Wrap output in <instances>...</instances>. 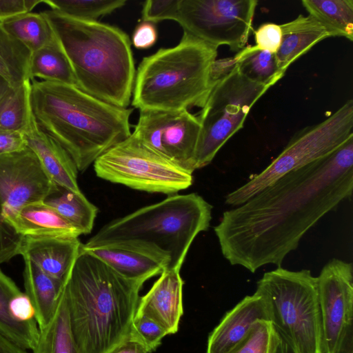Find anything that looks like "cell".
Here are the masks:
<instances>
[{"label": "cell", "instance_id": "obj_18", "mask_svg": "<svg viewBox=\"0 0 353 353\" xmlns=\"http://www.w3.org/2000/svg\"><path fill=\"white\" fill-rule=\"evenodd\" d=\"M77 237L23 236L19 255L44 273L64 282L80 252Z\"/></svg>", "mask_w": 353, "mask_h": 353}, {"label": "cell", "instance_id": "obj_24", "mask_svg": "<svg viewBox=\"0 0 353 353\" xmlns=\"http://www.w3.org/2000/svg\"><path fill=\"white\" fill-rule=\"evenodd\" d=\"M309 15L319 21L330 37L353 40L352 0H303Z\"/></svg>", "mask_w": 353, "mask_h": 353}, {"label": "cell", "instance_id": "obj_28", "mask_svg": "<svg viewBox=\"0 0 353 353\" xmlns=\"http://www.w3.org/2000/svg\"><path fill=\"white\" fill-rule=\"evenodd\" d=\"M33 353H74L68 307L61 289L54 314L43 328L39 330Z\"/></svg>", "mask_w": 353, "mask_h": 353}, {"label": "cell", "instance_id": "obj_19", "mask_svg": "<svg viewBox=\"0 0 353 353\" xmlns=\"http://www.w3.org/2000/svg\"><path fill=\"white\" fill-rule=\"evenodd\" d=\"M23 134L27 147L35 154L43 171L54 183L76 192H81L74 161L62 146L39 128L32 113Z\"/></svg>", "mask_w": 353, "mask_h": 353}, {"label": "cell", "instance_id": "obj_42", "mask_svg": "<svg viewBox=\"0 0 353 353\" xmlns=\"http://www.w3.org/2000/svg\"><path fill=\"white\" fill-rule=\"evenodd\" d=\"M0 353H28L0 333Z\"/></svg>", "mask_w": 353, "mask_h": 353}, {"label": "cell", "instance_id": "obj_20", "mask_svg": "<svg viewBox=\"0 0 353 353\" xmlns=\"http://www.w3.org/2000/svg\"><path fill=\"white\" fill-rule=\"evenodd\" d=\"M21 236L77 237L81 234L44 201L29 203L6 219Z\"/></svg>", "mask_w": 353, "mask_h": 353}, {"label": "cell", "instance_id": "obj_16", "mask_svg": "<svg viewBox=\"0 0 353 353\" xmlns=\"http://www.w3.org/2000/svg\"><path fill=\"white\" fill-rule=\"evenodd\" d=\"M258 321L271 322V314L266 299L256 291L225 313L208 336L206 353H228Z\"/></svg>", "mask_w": 353, "mask_h": 353}, {"label": "cell", "instance_id": "obj_13", "mask_svg": "<svg viewBox=\"0 0 353 353\" xmlns=\"http://www.w3.org/2000/svg\"><path fill=\"white\" fill-rule=\"evenodd\" d=\"M200 130L197 116L188 110H141L132 135L150 151L193 173Z\"/></svg>", "mask_w": 353, "mask_h": 353}, {"label": "cell", "instance_id": "obj_21", "mask_svg": "<svg viewBox=\"0 0 353 353\" xmlns=\"http://www.w3.org/2000/svg\"><path fill=\"white\" fill-rule=\"evenodd\" d=\"M280 27L282 39L275 56L278 68L284 74L297 59L319 41L330 37L325 28L310 15L300 14Z\"/></svg>", "mask_w": 353, "mask_h": 353}, {"label": "cell", "instance_id": "obj_22", "mask_svg": "<svg viewBox=\"0 0 353 353\" xmlns=\"http://www.w3.org/2000/svg\"><path fill=\"white\" fill-rule=\"evenodd\" d=\"M24 263L25 293L34 308V319L41 330L54 314L64 282L46 274L29 260L24 259Z\"/></svg>", "mask_w": 353, "mask_h": 353}, {"label": "cell", "instance_id": "obj_7", "mask_svg": "<svg viewBox=\"0 0 353 353\" xmlns=\"http://www.w3.org/2000/svg\"><path fill=\"white\" fill-rule=\"evenodd\" d=\"M256 291L266 299L274 327L294 353H324L317 279L310 270L278 267L263 275Z\"/></svg>", "mask_w": 353, "mask_h": 353}, {"label": "cell", "instance_id": "obj_11", "mask_svg": "<svg viewBox=\"0 0 353 353\" xmlns=\"http://www.w3.org/2000/svg\"><path fill=\"white\" fill-rule=\"evenodd\" d=\"M58 190L29 148L0 155V263L19 255L23 237L6 219L25 205L45 201Z\"/></svg>", "mask_w": 353, "mask_h": 353}, {"label": "cell", "instance_id": "obj_44", "mask_svg": "<svg viewBox=\"0 0 353 353\" xmlns=\"http://www.w3.org/2000/svg\"><path fill=\"white\" fill-rule=\"evenodd\" d=\"M275 353H294L288 343L279 336Z\"/></svg>", "mask_w": 353, "mask_h": 353}, {"label": "cell", "instance_id": "obj_29", "mask_svg": "<svg viewBox=\"0 0 353 353\" xmlns=\"http://www.w3.org/2000/svg\"><path fill=\"white\" fill-rule=\"evenodd\" d=\"M234 58L240 73L257 83L270 88L284 76L278 68L275 54L256 46L244 47Z\"/></svg>", "mask_w": 353, "mask_h": 353}, {"label": "cell", "instance_id": "obj_43", "mask_svg": "<svg viewBox=\"0 0 353 353\" xmlns=\"http://www.w3.org/2000/svg\"><path fill=\"white\" fill-rule=\"evenodd\" d=\"M336 353H353V326L347 330Z\"/></svg>", "mask_w": 353, "mask_h": 353}, {"label": "cell", "instance_id": "obj_32", "mask_svg": "<svg viewBox=\"0 0 353 353\" xmlns=\"http://www.w3.org/2000/svg\"><path fill=\"white\" fill-rule=\"evenodd\" d=\"M51 10L68 17L85 21H97L125 6V0H43Z\"/></svg>", "mask_w": 353, "mask_h": 353}, {"label": "cell", "instance_id": "obj_40", "mask_svg": "<svg viewBox=\"0 0 353 353\" xmlns=\"http://www.w3.org/2000/svg\"><path fill=\"white\" fill-rule=\"evenodd\" d=\"M157 37L155 26L152 23L143 21L136 27L132 41L136 48L147 49L155 43Z\"/></svg>", "mask_w": 353, "mask_h": 353}, {"label": "cell", "instance_id": "obj_14", "mask_svg": "<svg viewBox=\"0 0 353 353\" xmlns=\"http://www.w3.org/2000/svg\"><path fill=\"white\" fill-rule=\"evenodd\" d=\"M321 307L324 353H336L353 326V267L332 259L316 277Z\"/></svg>", "mask_w": 353, "mask_h": 353}, {"label": "cell", "instance_id": "obj_9", "mask_svg": "<svg viewBox=\"0 0 353 353\" xmlns=\"http://www.w3.org/2000/svg\"><path fill=\"white\" fill-rule=\"evenodd\" d=\"M270 88L240 73L237 67L216 81L197 116L201 125L195 170L209 165L223 145L243 127L254 104Z\"/></svg>", "mask_w": 353, "mask_h": 353}, {"label": "cell", "instance_id": "obj_34", "mask_svg": "<svg viewBox=\"0 0 353 353\" xmlns=\"http://www.w3.org/2000/svg\"><path fill=\"white\" fill-rule=\"evenodd\" d=\"M130 334L148 349L149 353L154 352L162 339L168 335L157 323L144 316L134 317Z\"/></svg>", "mask_w": 353, "mask_h": 353}, {"label": "cell", "instance_id": "obj_39", "mask_svg": "<svg viewBox=\"0 0 353 353\" xmlns=\"http://www.w3.org/2000/svg\"><path fill=\"white\" fill-rule=\"evenodd\" d=\"M26 148V140L22 132L0 127V155L19 152Z\"/></svg>", "mask_w": 353, "mask_h": 353}, {"label": "cell", "instance_id": "obj_17", "mask_svg": "<svg viewBox=\"0 0 353 353\" xmlns=\"http://www.w3.org/2000/svg\"><path fill=\"white\" fill-rule=\"evenodd\" d=\"M183 285L180 270H165L149 291L139 298L134 316L153 320L168 334L176 333L183 314Z\"/></svg>", "mask_w": 353, "mask_h": 353}, {"label": "cell", "instance_id": "obj_12", "mask_svg": "<svg viewBox=\"0 0 353 353\" xmlns=\"http://www.w3.org/2000/svg\"><path fill=\"white\" fill-rule=\"evenodd\" d=\"M257 3L256 0H179L176 21L197 39L238 52L248 41Z\"/></svg>", "mask_w": 353, "mask_h": 353}, {"label": "cell", "instance_id": "obj_2", "mask_svg": "<svg viewBox=\"0 0 353 353\" xmlns=\"http://www.w3.org/2000/svg\"><path fill=\"white\" fill-rule=\"evenodd\" d=\"M145 282L121 276L81 248L62 287L74 353H109L123 342Z\"/></svg>", "mask_w": 353, "mask_h": 353}, {"label": "cell", "instance_id": "obj_1", "mask_svg": "<svg viewBox=\"0 0 353 353\" xmlns=\"http://www.w3.org/2000/svg\"><path fill=\"white\" fill-rule=\"evenodd\" d=\"M353 191V137L223 212L214 231L223 257L252 273L281 267L305 233Z\"/></svg>", "mask_w": 353, "mask_h": 353}, {"label": "cell", "instance_id": "obj_8", "mask_svg": "<svg viewBox=\"0 0 353 353\" xmlns=\"http://www.w3.org/2000/svg\"><path fill=\"white\" fill-rule=\"evenodd\" d=\"M352 128L350 99L324 121L296 132L269 165L226 195L225 204L240 205L286 174L330 154L353 137Z\"/></svg>", "mask_w": 353, "mask_h": 353}, {"label": "cell", "instance_id": "obj_45", "mask_svg": "<svg viewBox=\"0 0 353 353\" xmlns=\"http://www.w3.org/2000/svg\"><path fill=\"white\" fill-rule=\"evenodd\" d=\"M12 88L7 81L0 77V102L10 92Z\"/></svg>", "mask_w": 353, "mask_h": 353}, {"label": "cell", "instance_id": "obj_5", "mask_svg": "<svg viewBox=\"0 0 353 353\" xmlns=\"http://www.w3.org/2000/svg\"><path fill=\"white\" fill-rule=\"evenodd\" d=\"M212 206L197 193L172 194L103 225L85 248L129 243L157 250L180 270L196 236L210 227Z\"/></svg>", "mask_w": 353, "mask_h": 353}, {"label": "cell", "instance_id": "obj_3", "mask_svg": "<svg viewBox=\"0 0 353 353\" xmlns=\"http://www.w3.org/2000/svg\"><path fill=\"white\" fill-rule=\"evenodd\" d=\"M30 105L39 128L70 155L83 172L131 135L133 108L109 104L74 85L32 79Z\"/></svg>", "mask_w": 353, "mask_h": 353}, {"label": "cell", "instance_id": "obj_25", "mask_svg": "<svg viewBox=\"0 0 353 353\" xmlns=\"http://www.w3.org/2000/svg\"><path fill=\"white\" fill-rule=\"evenodd\" d=\"M28 76L30 81L39 79L76 85L70 63L57 38L48 45L32 52Z\"/></svg>", "mask_w": 353, "mask_h": 353}, {"label": "cell", "instance_id": "obj_35", "mask_svg": "<svg viewBox=\"0 0 353 353\" xmlns=\"http://www.w3.org/2000/svg\"><path fill=\"white\" fill-rule=\"evenodd\" d=\"M179 0H148L143 5L142 21L157 23L163 20L176 21Z\"/></svg>", "mask_w": 353, "mask_h": 353}, {"label": "cell", "instance_id": "obj_31", "mask_svg": "<svg viewBox=\"0 0 353 353\" xmlns=\"http://www.w3.org/2000/svg\"><path fill=\"white\" fill-rule=\"evenodd\" d=\"M30 80L12 88L0 102V127L23 133L32 115Z\"/></svg>", "mask_w": 353, "mask_h": 353}, {"label": "cell", "instance_id": "obj_37", "mask_svg": "<svg viewBox=\"0 0 353 353\" xmlns=\"http://www.w3.org/2000/svg\"><path fill=\"white\" fill-rule=\"evenodd\" d=\"M43 0H0V22L30 12Z\"/></svg>", "mask_w": 353, "mask_h": 353}, {"label": "cell", "instance_id": "obj_36", "mask_svg": "<svg viewBox=\"0 0 353 353\" xmlns=\"http://www.w3.org/2000/svg\"><path fill=\"white\" fill-rule=\"evenodd\" d=\"M254 37L255 46L259 49L276 54L282 39L280 25L274 23H263L254 31Z\"/></svg>", "mask_w": 353, "mask_h": 353}, {"label": "cell", "instance_id": "obj_26", "mask_svg": "<svg viewBox=\"0 0 353 353\" xmlns=\"http://www.w3.org/2000/svg\"><path fill=\"white\" fill-rule=\"evenodd\" d=\"M44 201L81 234L91 232L98 209L81 192H76L59 186L57 192Z\"/></svg>", "mask_w": 353, "mask_h": 353}, {"label": "cell", "instance_id": "obj_10", "mask_svg": "<svg viewBox=\"0 0 353 353\" xmlns=\"http://www.w3.org/2000/svg\"><path fill=\"white\" fill-rule=\"evenodd\" d=\"M93 166L102 179L150 193L175 194L193 182L192 172L150 151L132 133L101 155Z\"/></svg>", "mask_w": 353, "mask_h": 353}, {"label": "cell", "instance_id": "obj_6", "mask_svg": "<svg viewBox=\"0 0 353 353\" xmlns=\"http://www.w3.org/2000/svg\"><path fill=\"white\" fill-rule=\"evenodd\" d=\"M218 48L183 31L179 43L144 57L136 71L132 105L141 110L202 108L213 86Z\"/></svg>", "mask_w": 353, "mask_h": 353}, {"label": "cell", "instance_id": "obj_4", "mask_svg": "<svg viewBox=\"0 0 353 353\" xmlns=\"http://www.w3.org/2000/svg\"><path fill=\"white\" fill-rule=\"evenodd\" d=\"M41 14L70 63L76 86L109 104L127 108L136 74L128 34L116 26L74 19L51 9Z\"/></svg>", "mask_w": 353, "mask_h": 353}, {"label": "cell", "instance_id": "obj_23", "mask_svg": "<svg viewBox=\"0 0 353 353\" xmlns=\"http://www.w3.org/2000/svg\"><path fill=\"white\" fill-rule=\"evenodd\" d=\"M19 290L13 280L0 270V333L24 350H32L39 334L35 319L19 322L10 312V303Z\"/></svg>", "mask_w": 353, "mask_h": 353}, {"label": "cell", "instance_id": "obj_41", "mask_svg": "<svg viewBox=\"0 0 353 353\" xmlns=\"http://www.w3.org/2000/svg\"><path fill=\"white\" fill-rule=\"evenodd\" d=\"M109 353H149L148 349L131 334Z\"/></svg>", "mask_w": 353, "mask_h": 353}, {"label": "cell", "instance_id": "obj_30", "mask_svg": "<svg viewBox=\"0 0 353 353\" xmlns=\"http://www.w3.org/2000/svg\"><path fill=\"white\" fill-rule=\"evenodd\" d=\"M5 29L31 52L56 39L49 23L41 12H28L2 23Z\"/></svg>", "mask_w": 353, "mask_h": 353}, {"label": "cell", "instance_id": "obj_15", "mask_svg": "<svg viewBox=\"0 0 353 353\" xmlns=\"http://www.w3.org/2000/svg\"><path fill=\"white\" fill-rule=\"evenodd\" d=\"M81 248L130 280L146 281L167 270L170 263L161 252L140 244L119 243L90 248L81 244Z\"/></svg>", "mask_w": 353, "mask_h": 353}, {"label": "cell", "instance_id": "obj_33", "mask_svg": "<svg viewBox=\"0 0 353 353\" xmlns=\"http://www.w3.org/2000/svg\"><path fill=\"white\" fill-rule=\"evenodd\" d=\"M279 336L272 322L258 321L246 336L228 353H275Z\"/></svg>", "mask_w": 353, "mask_h": 353}, {"label": "cell", "instance_id": "obj_27", "mask_svg": "<svg viewBox=\"0 0 353 353\" xmlns=\"http://www.w3.org/2000/svg\"><path fill=\"white\" fill-rule=\"evenodd\" d=\"M32 52L0 22V77L12 88L27 80Z\"/></svg>", "mask_w": 353, "mask_h": 353}, {"label": "cell", "instance_id": "obj_38", "mask_svg": "<svg viewBox=\"0 0 353 353\" xmlns=\"http://www.w3.org/2000/svg\"><path fill=\"white\" fill-rule=\"evenodd\" d=\"M9 308L12 316L17 321L26 322L35 319L34 308L26 293L21 292L14 296Z\"/></svg>", "mask_w": 353, "mask_h": 353}]
</instances>
